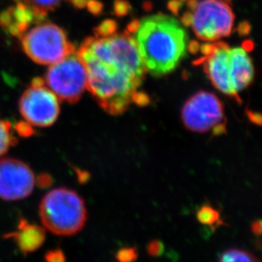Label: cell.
<instances>
[{
    "instance_id": "obj_1",
    "label": "cell",
    "mask_w": 262,
    "mask_h": 262,
    "mask_svg": "<svg viewBox=\"0 0 262 262\" xmlns=\"http://www.w3.org/2000/svg\"><path fill=\"white\" fill-rule=\"evenodd\" d=\"M147 72L162 77L173 72L185 57L188 36L175 18L156 14L134 20L128 26Z\"/></svg>"
},
{
    "instance_id": "obj_2",
    "label": "cell",
    "mask_w": 262,
    "mask_h": 262,
    "mask_svg": "<svg viewBox=\"0 0 262 262\" xmlns=\"http://www.w3.org/2000/svg\"><path fill=\"white\" fill-rule=\"evenodd\" d=\"M77 53L87 70V89L108 114H122L134 102L148 103V96L138 91L140 85L117 67L81 50Z\"/></svg>"
},
{
    "instance_id": "obj_3",
    "label": "cell",
    "mask_w": 262,
    "mask_h": 262,
    "mask_svg": "<svg viewBox=\"0 0 262 262\" xmlns=\"http://www.w3.org/2000/svg\"><path fill=\"white\" fill-rule=\"evenodd\" d=\"M79 50L117 67L139 85H141L147 73L136 42L130 32L114 33L108 37H88Z\"/></svg>"
},
{
    "instance_id": "obj_4",
    "label": "cell",
    "mask_w": 262,
    "mask_h": 262,
    "mask_svg": "<svg viewBox=\"0 0 262 262\" xmlns=\"http://www.w3.org/2000/svg\"><path fill=\"white\" fill-rule=\"evenodd\" d=\"M39 216L45 229L50 233L71 236L84 227L87 209L77 192L67 188H55L40 202Z\"/></svg>"
},
{
    "instance_id": "obj_5",
    "label": "cell",
    "mask_w": 262,
    "mask_h": 262,
    "mask_svg": "<svg viewBox=\"0 0 262 262\" xmlns=\"http://www.w3.org/2000/svg\"><path fill=\"white\" fill-rule=\"evenodd\" d=\"M188 8L182 20L184 25L190 26L199 39L214 42L233 31L234 15L224 0H190Z\"/></svg>"
},
{
    "instance_id": "obj_6",
    "label": "cell",
    "mask_w": 262,
    "mask_h": 262,
    "mask_svg": "<svg viewBox=\"0 0 262 262\" xmlns=\"http://www.w3.org/2000/svg\"><path fill=\"white\" fill-rule=\"evenodd\" d=\"M21 47L32 61L50 66L77 51L67 32L54 23H37L20 37Z\"/></svg>"
},
{
    "instance_id": "obj_7",
    "label": "cell",
    "mask_w": 262,
    "mask_h": 262,
    "mask_svg": "<svg viewBox=\"0 0 262 262\" xmlns=\"http://www.w3.org/2000/svg\"><path fill=\"white\" fill-rule=\"evenodd\" d=\"M43 81L59 100L77 103L87 89V70L77 51L50 64Z\"/></svg>"
},
{
    "instance_id": "obj_8",
    "label": "cell",
    "mask_w": 262,
    "mask_h": 262,
    "mask_svg": "<svg viewBox=\"0 0 262 262\" xmlns=\"http://www.w3.org/2000/svg\"><path fill=\"white\" fill-rule=\"evenodd\" d=\"M184 126L194 133L221 135L226 133L223 103L210 92L201 91L186 101L182 109Z\"/></svg>"
},
{
    "instance_id": "obj_9",
    "label": "cell",
    "mask_w": 262,
    "mask_h": 262,
    "mask_svg": "<svg viewBox=\"0 0 262 262\" xmlns=\"http://www.w3.org/2000/svg\"><path fill=\"white\" fill-rule=\"evenodd\" d=\"M59 100L47 87L42 78H35L19 101V112L28 126L48 127L57 121L60 112Z\"/></svg>"
},
{
    "instance_id": "obj_10",
    "label": "cell",
    "mask_w": 262,
    "mask_h": 262,
    "mask_svg": "<svg viewBox=\"0 0 262 262\" xmlns=\"http://www.w3.org/2000/svg\"><path fill=\"white\" fill-rule=\"evenodd\" d=\"M204 57L199 63L213 86L223 94L240 102L239 95L233 90L231 82V48L225 42L205 43L200 46Z\"/></svg>"
},
{
    "instance_id": "obj_11",
    "label": "cell",
    "mask_w": 262,
    "mask_h": 262,
    "mask_svg": "<svg viewBox=\"0 0 262 262\" xmlns=\"http://www.w3.org/2000/svg\"><path fill=\"white\" fill-rule=\"evenodd\" d=\"M35 185L34 173L23 161L12 158L0 161V199L20 201L32 193Z\"/></svg>"
},
{
    "instance_id": "obj_12",
    "label": "cell",
    "mask_w": 262,
    "mask_h": 262,
    "mask_svg": "<svg viewBox=\"0 0 262 262\" xmlns=\"http://www.w3.org/2000/svg\"><path fill=\"white\" fill-rule=\"evenodd\" d=\"M255 69L245 48H231V82L235 93L249 87L254 80Z\"/></svg>"
},
{
    "instance_id": "obj_13",
    "label": "cell",
    "mask_w": 262,
    "mask_h": 262,
    "mask_svg": "<svg viewBox=\"0 0 262 262\" xmlns=\"http://www.w3.org/2000/svg\"><path fill=\"white\" fill-rule=\"evenodd\" d=\"M32 23H39L36 15L28 5L17 1L14 7L0 14V26L6 28L10 34L21 37Z\"/></svg>"
},
{
    "instance_id": "obj_14",
    "label": "cell",
    "mask_w": 262,
    "mask_h": 262,
    "mask_svg": "<svg viewBox=\"0 0 262 262\" xmlns=\"http://www.w3.org/2000/svg\"><path fill=\"white\" fill-rule=\"evenodd\" d=\"M28 5L33 11L38 23L43 20L49 13L55 10L63 0H15Z\"/></svg>"
},
{
    "instance_id": "obj_15",
    "label": "cell",
    "mask_w": 262,
    "mask_h": 262,
    "mask_svg": "<svg viewBox=\"0 0 262 262\" xmlns=\"http://www.w3.org/2000/svg\"><path fill=\"white\" fill-rule=\"evenodd\" d=\"M25 229L18 235V241L20 243L21 249L24 250H34L39 246L43 240V233L37 228L26 227Z\"/></svg>"
},
{
    "instance_id": "obj_16",
    "label": "cell",
    "mask_w": 262,
    "mask_h": 262,
    "mask_svg": "<svg viewBox=\"0 0 262 262\" xmlns=\"http://www.w3.org/2000/svg\"><path fill=\"white\" fill-rule=\"evenodd\" d=\"M16 140L11 123L0 117V157L16 143Z\"/></svg>"
},
{
    "instance_id": "obj_17",
    "label": "cell",
    "mask_w": 262,
    "mask_h": 262,
    "mask_svg": "<svg viewBox=\"0 0 262 262\" xmlns=\"http://www.w3.org/2000/svg\"><path fill=\"white\" fill-rule=\"evenodd\" d=\"M220 260L224 262L255 261L257 260V259L250 253L233 249L226 250L225 252H223L220 255Z\"/></svg>"
},
{
    "instance_id": "obj_18",
    "label": "cell",
    "mask_w": 262,
    "mask_h": 262,
    "mask_svg": "<svg viewBox=\"0 0 262 262\" xmlns=\"http://www.w3.org/2000/svg\"><path fill=\"white\" fill-rule=\"evenodd\" d=\"M198 220L205 225H215L219 222V213L210 205H204L197 213Z\"/></svg>"
},
{
    "instance_id": "obj_19",
    "label": "cell",
    "mask_w": 262,
    "mask_h": 262,
    "mask_svg": "<svg viewBox=\"0 0 262 262\" xmlns=\"http://www.w3.org/2000/svg\"><path fill=\"white\" fill-rule=\"evenodd\" d=\"M117 28V23L114 20H104L98 28L94 29V33L97 37H108L116 33Z\"/></svg>"
},
{
    "instance_id": "obj_20",
    "label": "cell",
    "mask_w": 262,
    "mask_h": 262,
    "mask_svg": "<svg viewBox=\"0 0 262 262\" xmlns=\"http://www.w3.org/2000/svg\"><path fill=\"white\" fill-rule=\"evenodd\" d=\"M136 257L137 253L134 249H123V250H119L117 254V259L122 261L135 260Z\"/></svg>"
},
{
    "instance_id": "obj_21",
    "label": "cell",
    "mask_w": 262,
    "mask_h": 262,
    "mask_svg": "<svg viewBox=\"0 0 262 262\" xmlns=\"http://www.w3.org/2000/svg\"><path fill=\"white\" fill-rule=\"evenodd\" d=\"M163 250V245L161 242H157V241L150 243L148 246V251L151 255H161Z\"/></svg>"
},
{
    "instance_id": "obj_22",
    "label": "cell",
    "mask_w": 262,
    "mask_h": 262,
    "mask_svg": "<svg viewBox=\"0 0 262 262\" xmlns=\"http://www.w3.org/2000/svg\"><path fill=\"white\" fill-rule=\"evenodd\" d=\"M129 5L124 0H117L115 4V10L118 15H126L128 11Z\"/></svg>"
},
{
    "instance_id": "obj_23",
    "label": "cell",
    "mask_w": 262,
    "mask_h": 262,
    "mask_svg": "<svg viewBox=\"0 0 262 262\" xmlns=\"http://www.w3.org/2000/svg\"><path fill=\"white\" fill-rule=\"evenodd\" d=\"M87 5L89 10L94 14H98L101 10L102 5H100L99 1H96V0H90L87 2Z\"/></svg>"
},
{
    "instance_id": "obj_24",
    "label": "cell",
    "mask_w": 262,
    "mask_h": 262,
    "mask_svg": "<svg viewBox=\"0 0 262 262\" xmlns=\"http://www.w3.org/2000/svg\"><path fill=\"white\" fill-rule=\"evenodd\" d=\"M72 5L77 8H83L87 5L88 0H70Z\"/></svg>"
},
{
    "instance_id": "obj_25",
    "label": "cell",
    "mask_w": 262,
    "mask_h": 262,
    "mask_svg": "<svg viewBox=\"0 0 262 262\" xmlns=\"http://www.w3.org/2000/svg\"><path fill=\"white\" fill-rule=\"evenodd\" d=\"M252 229L253 232H254L255 234H260V232H261V224H260V221H257V222H255V223L253 224Z\"/></svg>"
}]
</instances>
